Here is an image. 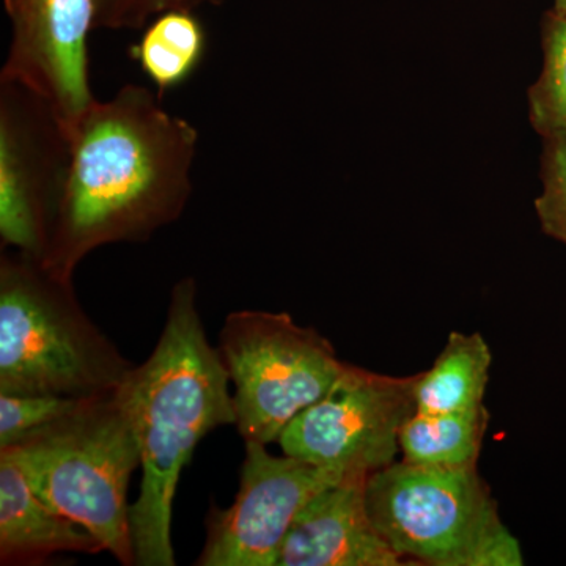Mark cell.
Wrapping results in <instances>:
<instances>
[{
    "label": "cell",
    "mask_w": 566,
    "mask_h": 566,
    "mask_svg": "<svg viewBox=\"0 0 566 566\" xmlns=\"http://www.w3.org/2000/svg\"><path fill=\"white\" fill-rule=\"evenodd\" d=\"M199 132L137 84L95 99L71 133L69 177L40 260L73 279L103 245L145 243L181 218L192 193Z\"/></svg>",
    "instance_id": "6da1fadb"
},
{
    "label": "cell",
    "mask_w": 566,
    "mask_h": 566,
    "mask_svg": "<svg viewBox=\"0 0 566 566\" xmlns=\"http://www.w3.org/2000/svg\"><path fill=\"white\" fill-rule=\"evenodd\" d=\"M120 392L140 446V491L132 504L136 566H174L182 469L205 436L237 423L229 371L205 333L196 279L175 283L158 344Z\"/></svg>",
    "instance_id": "7a4b0ae2"
},
{
    "label": "cell",
    "mask_w": 566,
    "mask_h": 566,
    "mask_svg": "<svg viewBox=\"0 0 566 566\" xmlns=\"http://www.w3.org/2000/svg\"><path fill=\"white\" fill-rule=\"evenodd\" d=\"M136 367L92 322L73 279L39 259L0 256V394L99 397L115 392Z\"/></svg>",
    "instance_id": "3957f363"
},
{
    "label": "cell",
    "mask_w": 566,
    "mask_h": 566,
    "mask_svg": "<svg viewBox=\"0 0 566 566\" xmlns=\"http://www.w3.org/2000/svg\"><path fill=\"white\" fill-rule=\"evenodd\" d=\"M3 450L51 509L84 527L122 565H136L128 491L140 446L120 387L87 398Z\"/></svg>",
    "instance_id": "277c9868"
},
{
    "label": "cell",
    "mask_w": 566,
    "mask_h": 566,
    "mask_svg": "<svg viewBox=\"0 0 566 566\" xmlns=\"http://www.w3.org/2000/svg\"><path fill=\"white\" fill-rule=\"evenodd\" d=\"M368 512L401 558L431 566H521L520 542L502 523L497 501L472 468L395 461L368 475Z\"/></svg>",
    "instance_id": "5b68a950"
},
{
    "label": "cell",
    "mask_w": 566,
    "mask_h": 566,
    "mask_svg": "<svg viewBox=\"0 0 566 566\" xmlns=\"http://www.w3.org/2000/svg\"><path fill=\"white\" fill-rule=\"evenodd\" d=\"M218 352L234 387V427L244 442L264 446L322 400L345 367L323 334L286 312H232Z\"/></svg>",
    "instance_id": "8992f818"
},
{
    "label": "cell",
    "mask_w": 566,
    "mask_h": 566,
    "mask_svg": "<svg viewBox=\"0 0 566 566\" xmlns=\"http://www.w3.org/2000/svg\"><path fill=\"white\" fill-rule=\"evenodd\" d=\"M417 375L397 378L346 364L322 400L279 438L286 455L344 475H370L395 463L401 428L416 412Z\"/></svg>",
    "instance_id": "52a82bcc"
},
{
    "label": "cell",
    "mask_w": 566,
    "mask_h": 566,
    "mask_svg": "<svg viewBox=\"0 0 566 566\" xmlns=\"http://www.w3.org/2000/svg\"><path fill=\"white\" fill-rule=\"evenodd\" d=\"M71 137L50 104L0 80V241L43 259L69 177Z\"/></svg>",
    "instance_id": "ba28073f"
},
{
    "label": "cell",
    "mask_w": 566,
    "mask_h": 566,
    "mask_svg": "<svg viewBox=\"0 0 566 566\" xmlns=\"http://www.w3.org/2000/svg\"><path fill=\"white\" fill-rule=\"evenodd\" d=\"M240 490L229 509L210 510L197 566H277L286 536L315 495L346 475L244 442Z\"/></svg>",
    "instance_id": "9c48e42d"
},
{
    "label": "cell",
    "mask_w": 566,
    "mask_h": 566,
    "mask_svg": "<svg viewBox=\"0 0 566 566\" xmlns=\"http://www.w3.org/2000/svg\"><path fill=\"white\" fill-rule=\"evenodd\" d=\"M11 40L0 80L17 82L50 104L73 133L95 102L88 74V35L95 0H3Z\"/></svg>",
    "instance_id": "30bf717a"
},
{
    "label": "cell",
    "mask_w": 566,
    "mask_h": 566,
    "mask_svg": "<svg viewBox=\"0 0 566 566\" xmlns=\"http://www.w3.org/2000/svg\"><path fill=\"white\" fill-rule=\"evenodd\" d=\"M368 475H346L305 506L283 543L277 566H398L368 512Z\"/></svg>",
    "instance_id": "8fae6325"
},
{
    "label": "cell",
    "mask_w": 566,
    "mask_h": 566,
    "mask_svg": "<svg viewBox=\"0 0 566 566\" xmlns=\"http://www.w3.org/2000/svg\"><path fill=\"white\" fill-rule=\"evenodd\" d=\"M63 553L96 554L102 546L51 509L9 450L0 449V564L39 565Z\"/></svg>",
    "instance_id": "7c38bea8"
},
{
    "label": "cell",
    "mask_w": 566,
    "mask_h": 566,
    "mask_svg": "<svg viewBox=\"0 0 566 566\" xmlns=\"http://www.w3.org/2000/svg\"><path fill=\"white\" fill-rule=\"evenodd\" d=\"M493 354L479 333H452L427 371L417 375V412L447 415L485 405Z\"/></svg>",
    "instance_id": "4fadbf2b"
},
{
    "label": "cell",
    "mask_w": 566,
    "mask_h": 566,
    "mask_svg": "<svg viewBox=\"0 0 566 566\" xmlns=\"http://www.w3.org/2000/svg\"><path fill=\"white\" fill-rule=\"evenodd\" d=\"M488 427L490 411L485 405L447 415L416 411L401 428V460L427 468H472L479 461Z\"/></svg>",
    "instance_id": "5bb4252c"
},
{
    "label": "cell",
    "mask_w": 566,
    "mask_h": 566,
    "mask_svg": "<svg viewBox=\"0 0 566 566\" xmlns=\"http://www.w3.org/2000/svg\"><path fill=\"white\" fill-rule=\"evenodd\" d=\"M207 52V32L193 10H172L148 22L132 57L159 93L180 87Z\"/></svg>",
    "instance_id": "9a60e30c"
},
{
    "label": "cell",
    "mask_w": 566,
    "mask_h": 566,
    "mask_svg": "<svg viewBox=\"0 0 566 566\" xmlns=\"http://www.w3.org/2000/svg\"><path fill=\"white\" fill-rule=\"evenodd\" d=\"M542 74L528 91V115L545 139L566 137V13L553 10L543 22Z\"/></svg>",
    "instance_id": "2e32d148"
},
{
    "label": "cell",
    "mask_w": 566,
    "mask_h": 566,
    "mask_svg": "<svg viewBox=\"0 0 566 566\" xmlns=\"http://www.w3.org/2000/svg\"><path fill=\"white\" fill-rule=\"evenodd\" d=\"M82 401L59 395L0 394V449L57 422L80 408Z\"/></svg>",
    "instance_id": "e0dca14e"
},
{
    "label": "cell",
    "mask_w": 566,
    "mask_h": 566,
    "mask_svg": "<svg viewBox=\"0 0 566 566\" xmlns=\"http://www.w3.org/2000/svg\"><path fill=\"white\" fill-rule=\"evenodd\" d=\"M543 192L535 200L539 226L566 245V137L546 139L542 158Z\"/></svg>",
    "instance_id": "ac0fdd59"
},
{
    "label": "cell",
    "mask_w": 566,
    "mask_h": 566,
    "mask_svg": "<svg viewBox=\"0 0 566 566\" xmlns=\"http://www.w3.org/2000/svg\"><path fill=\"white\" fill-rule=\"evenodd\" d=\"M221 3L222 0H95L96 29L137 31L167 11L196 10Z\"/></svg>",
    "instance_id": "d6986e66"
},
{
    "label": "cell",
    "mask_w": 566,
    "mask_h": 566,
    "mask_svg": "<svg viewBox=\"0 0 566 566\" xmlns=\"http://www.w3.org/2000/svg\"><path fill=\"white\" fill-rule=\"evenodd\" d=\"M554 10L566 13V0H554Z\"/></svg>",
    "instance_id": "ffe728a7"
}]
</instances>
